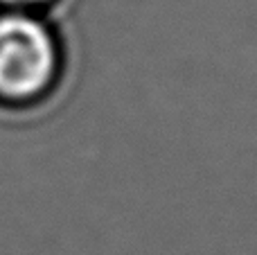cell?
<instances>
[{"label":"cell","mask_w":257,"mask_h":255,"mask_svg":"<svg viewBox=\"0 0 257 255\" xmlns=\"http://www.w3.org/2000/svg\"><path fill=\"white\" fill-rule=\"evenodd\" d=\"M52 0H0V12L3 9H27V12H39L41 7L50 5Z\"/></svg>","instance_id":"7a4b0ae2"},{"label":"cell","mask_w":257,"mask_h":255,"mask_svg":"<svg viewBox=\"0 0 257 255\" xmlns=\"http://www.w3.org/2000/svg\"><path fill=\"white\" fill-rule=\"evenodd\" d=\"M61 43L39 12H0V102L30 104L45 97L61 75Z\"/></svg>","instance_id":"6da1fadb"}]
</instances>
